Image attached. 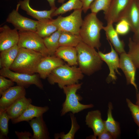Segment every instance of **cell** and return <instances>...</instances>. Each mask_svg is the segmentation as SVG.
<instances>
[{
    "instance_id": "6da1fadb",
    "label": "cell",
    "mask_w": 139,
    "mask_h": 139,
    "mask_svg": "<svg viewBox=\"0 0 139 139\" xmlns=\"http://www.w3.org/2000/svg\"><path fill=\"white\" fill-rule=\"evenodd\" d=\"M76 47L78 64L83 74L90 75L101 69L103 61L95 48L82 41Z\"/></svg>"
},
{
    "instance_id": "7a4b0ae2",
    "label": "cell",
    "mask_w": 139,
    "mask_h": 139,
    "mask_svg": "<svg viewBox=\"0 0 139 139\" xmlns=\"http://www.w3.org/2000/svg\"><path fill=\"white\" fill-rule=\"evenodd\" d=\"M97 14L91 12L85 17L79 34L82 41L98 50L101 45L100 32L103 30L104 26L103 23L97 18Z\"/></svg>"
},
{
    "instance_id": "3957f363",
    "label": "cell",
    "mask_w": 139,
    "mask_h": 139,
    "mask_svg": "<svg viewBox=\"0 0 139 139\" xmlns=\"http://www.w3.org/2000/svg\"><path fill=\"white\" fill-rule=\"evenodd\" d=\"M44 57L33 50L19 48L18 55L9 69L17 72L33 74L37 73L38 66Z\"/></svg>"
},
{
    "instance_id": "277c9868",
    "label": "cell",
    "mask_w": 139,
    "mask_h": 139,
    "mask_svg": "<svg viewBox=\"0 0 139 139\" xmlns=\"http://www.w3.org/2000/svg\"><path fill=\"white\" fill-rule=\"evenodd\" d=\"M83 77V73L79 67L64 64L53 70L47 78L50 84L57 83L62 89L65 86L78 83Z\"/></svg>"
},
{
    "instance_id": "5b68a950",
    "label": "cell",
    "mask_w": 139,
    "mask_h": 139,
    "mask_svg": "<svg viewBox=\"0 0 139 139\" xmlns=\"http://www.w3.org/2000/svg\"><path fill=\"white\" fill-rule=\"evenodd\" d=\"M82 83H77L65 86L62 88L66 95L65 100L62 105L60 115H64L67 113L71 112L74 114L84 110L91 108L94 107L92 104L84 105L80 101L82 97L76 94L77 91L81 87Z\"/></svg>"
},
{
    "instance_id": "8992f818",
    "label": "cell",
    "mask_w": 139,
    "mask_h": 139,
    "mask_svg": "<svg viewBox=\"0 0 139 139\" xmlns=\"http://www.w3.org/2000/svg\"><path fill=\"white\" fill-rule=\"evenodd\" d=\"M82 9L74 10L68 16L63 17L60 15L55 19H52V22L58 30L79 34L83 21L82 16Z\"/></svg>"
},
{
    "instance_id": "52a82bcc",
    "label": "cell",
    "mask_w": 139,
    "mask_h": 139,
    "mask_svg": "<svg viewBox=\"0 0 139 139\" xmlns=\"http://www.w3.org/2000/svg\"><path fill=\"white\" fill-rule=\"evenodd\" d=\"M19 38L18 45L19 48H24L37 51L44 56H49L43 38L36 32L19 31Z\"/></svg>"
},
{
    "instance_id": "ba28073f",
    "label": "cell",
    "mask_w": 139,
    "mask_h": 139,
    "mask_svg": "<svg viewBox=\"0 0 139 139\" xmlns=\"http://www.w3.org/2000/svg\"><path fill=\"white\" fill-rule=\"evenodd\" d=\"M0 74L16 83L18 85L23 86L25 88L31 85H34L40 89H44L39 74L30 75L15 72L10 69L2 68L0 70Z\"/></svg>"
},
{
    "instance_id": "9c48e42d",
    "label": "cell",
    "mask_w": 139,
    "mask_h": 139,
    "mask_svg": "<svg viewBox=\"0 0 139 139\" xmlns=\"http://www.w3.org/2000/svg\"><path fill=\"white\" fill-rule=\"evenodd\" d=\"M20 5L18 3L16 9H13L6 19L7 22L11 23L19 31H31L36 32L37 21L24 17L18 12Z\"/></svg>"
},
{
    "instance_id": "30bf717a",
    "label": "cell",
    "mask_w": 139,
    "mask_h": 139,
    "mask_svg": "<svg viewBox=\"0 0 139 139\" xmlns=\"http://www.w3.org/2000/svg\"><path fill=\"white\" fill-rule=\"evenodd\" d=\"M108 41L111 48L110 51L107 53L99 51L98 52L101 59L106 63L108 67L109 73L108 77L110 79V81H115L117 79L116 73L120 74L118 70L119 68V57L111 44Z\"/></svg>"
},
{
    "instance_id": "8fae6325",
    "label": "cell",
    "mask_w": 139,
    "mask_h": 139,
    "mask_svg": "<svg viewBox=\"0 0 139 139\" xmlns=\"http://www.w3.org/2000/svg\"><path fill=\"white\" fill-rule=\"evenodd\" d=\"M19 38V32L15 28L12 29L6 24L0 27V52L18 45Z\"/></svg>"
},
{
    "instance_id": "7c38bea8",
    "label": "cell",
    "mask_w": 139,
    "mask_h": 139,
    "mask_svg": "<svg viewBox=\"0 0 139 139\" xmlns=\"http://www.w3.org/2000/svg\"><path fill=\"white\" fill-rule=\"evenodd\" d=\"M119 68L124 73L127 84L133 85L137 91L135 77L137 68L126 52L119 55Z\"/></svg>"
},
{
    "instance_id": "4fadbf2b",
    "label": "cell",
    "mask_w": 139,
    "mask_h": 139,
    "mask_svg": "<svg viewBox=\"0 0 139 139\" xmlns=\"http://www.w3.org/2000/svg\"><path fill=\"white\" fill-rule=\"evenodd\" d=\"M64 64L62 59L54 55L44 57L38 66L37 73L40 78L45 79L54 69Z\"/></svg>"
},
{
    "instance_id": "5bb4252c",
    "label": "cell",
    "mask_w": 139,
    "mask_h": 139,
    "mask_svg": "<svg viewBox=\"0 0 139 139\" xmlns=\"http://www.w3.org/2000/svg\"><path fill=\"white\" fill-rule=\"evenodd\" d=\"M26 91L23 86L17 85L12 86L5 91L0 99V109L5 110L18 99L25 96Z\"/></svg>"
},
{
    "instance_id": "9a60e30c",
    "label": "cell",
    "mask_w": 139,
    "mask_h": 139,
    "mask_svg": "<svg viewBox=\"0 0 139 139\" xmlns=\"http://www.w3.org/2000/svg\"><path fill=\"white\" fill-rule=\"evenodd\" d=\"M131 0H112L108 11L104 14L107 23L117 22Z\"/></svg>"
},
{
    "instance_id": "2e32d148",
    "label": "cell",
    "mask_w": 139,
    "mask_h": 139,
    "mask_svg": "<svg viewBox=\"0 0 139 139\" xmlns=\"http://www.w3.org/2000/svg\"><path fill=\"white\" fill-rule=\"evenodd\" d=\"M122 19L127 21L134 33L136 31L139 20V10L137 0H131L122 14L120 20Z\"/></svg>"
},
{
    "instance_id": "e0dca14e",
    "label": "cell",
    "mask_w": 139,
    "mask_h": 139,
    "mask_svg": "<svg viewBox=\"0 0 139 139\" xmlns=\"http://www.w3.org/2000/svg\"><path fill=\"white\" fill-rule=\"evenodd\" d=\"M85 122L86 125L93 131V135L92 138L96 139L97 137L105 129L101 112L99 110L88 112L85 117Z\"/></svg>"
},
{
    "instance_id": "ac0fdd59",
    "label": "cell",
    "mask_w": 139,
    "mask_h": 139,
    "mask_svg": "<svg viewBox=\"0 0 139 139\" xmlns=\"http://www.w3.org/2000/svg\"><path fill=\"white\" fill-rule=\"evenodd\" d=\"M32 102L31 98H27L25 96L22 97L16 100L5 110L12 120L20 116Z\"/></svg>"
},
{
    "instance_id": "d6986e66",
    "label": "cell",
    "mask_w": 139,
    "mask_h": 139,
    "mask_svg": "<svg viewBox=\"0 0 139 139\" xmlns=\"http://www.w3.org/2000/svg\"><path fill=\"white\" fill-rule=\"evenodd\" d=\"M28 122L33 131L32 139L50 138L49 133L43 115L33 118Z\"/></svg>"
},
{
    "instance_id": "ffe728a7",
    "label": "cell",
    "mask_w": 139,
    "mask_h": 139,
    "mask_svg": "<svg viewBox=\"0 0 139 139\" xmlns=\"http://www.w3.org/2000/svg\"><path fill=\"white\" fill-rule=\"evenodd\" d=\"M113 23L112 22L107 23V25L104 26L103 30L105 31L107 39L112 45L114 49L119 55L125 52L124 41L121 40L118 34L114 28Z\"/></svg>"
},
{
    "instance_id": "44dd1931",
    "label": "cell",
    "mask_w": 139,
    "mask_h": 139,
    "mask_svg": "<svg viewBox=\"0 0 139 139\" xmlns=\"http://www.w3.org/2000/svg\"><path fill=\"white\" fill-rule=\"evenodd\" d=\"M30 0H20L18 4L22 10L28 15L36 19L38 21L52 19L51 15L57 8H51L49 10L39 11L32 8L29 4Z\"/></svg>"
},
{
    "instance_id": "7402d4cb",
    "label": "cell",
    "mask_w": 139,
    "mask_h": 139,
    "mask_svg": "<svg viewBox=\"0 0 139 139\" xmlns=\"http://www.w3.org/2000/svg\"><path fill=\"white\" fill-rule=\"evenodd\" d=\"M48 106H36L30 104L23 114L17 118L11 120L13 124L23 121L28 122L33 118L42 115L49 110Z\"/></svg>"
},
{
    "instance_id": "603a6c76",
    "label": "cell",
    "mask_w": 139,
    "mask_h": 139,
    "mask_svg": "<svg viewBox=\"0 0 139 139\" xmlns=\"http://www.w3.org/2000/svg\"><path fill=\"white\" fill-rule=\"evenodd\" d=\"M54 55L64 60L70 66L78 64L77 50L76 47L68 46H59Z\"/></svg>"
},
{
    "instance_id": "cb8c5ba5",
    "label": "cell",
    "mask_w": 139,
    "mask_h": 139,
    "mask_svg": "<svg viewBox=\"0 0 139 139\" xmlns=\"http://www.w3.org/2000/svg\"><path fill=\"white\" fill-rule=\"evenodd\" d=\"M19 49L17 45L0 52V67L1 69L10 68L18 55Z\"/></svg>"
},
{
    "instance_id": "d4e9b609",
    "label": "cell",
    "mask_w": 139,
    "mask_h": 139,
    "mask_svg": "<svg viewBox=\"0 0 139 139\" xmlns=\"http://www.w3.org/2000/svg\"><path fill=\"white\" fill-rule=\"evenodd\" d=\"M113 107L112 103L109 102L108 105L107 118L103 120L105 129L109 132L114 139L117 138L120 133V129L119 123L114 119L112 115Z\"/></svg>"
},
{
    "instance_id": "484cf974",
    "label": "cell",
    "mask_w": 139,
    "mask_h": 139,
    "mask_svg": "<svg viewBox=\"0 0 139 139\" xmlns=\"http://www.w3.org/2000/svg\"><path fill=\"white\" fill-rule=\"evenodd\" d=\"M52 19L37 21L36 32L42 38L50 36L58 30L57 27L53 23Z\"/></svg>"
},
{
    "instance_id": "4316f807",
    "label": "cell",
    "mask_w": 139,
    "mask_h": 139,
    "mask_svg": "<svg viewBox=\"0 0 139 139\" xmlns=\"http://www.w3.org/2000/svg\"><path fill=\"white\" fill-rule=\"evenodd\" d=\"M82 39L79 34L62 31L59 40V46L76 47L81 41Z\"/></svg>"
},
{
    "instance_id": "83f0119b",
    "label": "cell",
    "mask_w": 139,
    "mask_h": 139,
    "mask_svg": "<svg viewBox=\"0 0 139 139\" xmlns=\"http://www.w3.org/2000/svg\"><path fill=\"white\" fill-rule=\"evenodd\" d=\"M61 32V31L58 30L50 36L43 38L49 56L54 55L59 47V40Z\"/></svg>"
},
{
    "instance_id": "f1b7e54d",
    "label": "cell",
    "mask_w": 139,
    "mask_h": 139,
    "mask_svg": "<svg viewBox=\"0 0 139 139\" xmlns=\"http://www.w3.org/2000/svg\"><path fill=\"white\" fill-rule=\"evenodd\" d=\"M83 3L81 0H69L55 11L51 15L52 17L64 14L72 10L82 9Z\"/></svg>"
},
{
    "instance_id": "f546056e",
    "label": "cell",
    "mask_w": 139,
    "mask_h": 139,
    "mask_svg": "<svg viewBox=\"0 0 139 139\" xmlns=\"http://www.w3.org/2000/svg\"><path fill=\"white\" fill-rule=\"evenodd\" d=\"M70 117L71 121V126L70 131L66 134L64 132L60 133H55L54 135L55 139H74L76 132L79 129L80 126L78 124L76 117L74 114H70Z\"/></svg>"
},
{
    "instance_id": "4dcf8cb0",
    "label": "cell",
    "mask_w": 139,
    "mask_h": 139,
    "mask_svg": "<svg viewBox=\"0 0 139 139\" xmlns=\"http://www.w3.org/2000/svg\"><path fill=\"white\" fill-rule=\"evenodd\" d=\"M128 47L129 50L127 54L136 68L139 69V42L135 41L129 38Z\"/></svg>"
},
{
    "instance_id": "1f68e13d",
    "label": "cell",
    "mask_w": 139,
    "mask_h": 139,
    "mask_svg": "<svg viewBox=\"0 0 139 139\" xmlns=\"http://www.w3.org/2000/svg\"><path fill=\"white\" fill-rule=\"evenodd\" d=\"M10 119L5 110L0 109V139H8V122Z\"/></svg>"
},
{
    "instance_id": "d6a6232c",
    "label": "cell",
    "mask_w": 139,
    "mask_h": 139,
    "mask_svg": "<svg viewBox=\"0 0 139 139\" xmlns=\"http://www.w3.org/2000/svg\"><path fill=\"white\" fill-rule=\"evenodd\" d=\"M112 0H94L91 4L89 9L91 12L97 14L101 11L104 14L108 10Z\"/></svg>"
},
{
    "instance_id": "836d02e7",
    "label": "cell",
    "mask_w": 139,
    "mask_h": 139,
    "mask_svg": "<svg viewBox=\"0 0 139 139\" xmlns=\"http://www.w3.org/2000/svg\"><path fill=\"white\" fill-rule=\"evenodd\" d=\"M115 29L118 34L120 35L126 34L131 30L128 23L124 19H122L117 22Z\"/></svg>"
},
{
    "instance_id": "e575fe53",
    "label": "cell",
    "mask_w": 139,
    "mask_h": 139,
    "mask_svg": "<svg viewBox=\"0 0 139 139\" xmlns=\"http://www.w3.org/2000/svg\"><path fill=\"white\" fill-rule=\"evenodd\" d=\"M126 101L134 120L139 128V106L134 104L128 98L126 99Z\"/></svg>"
},
{
    "instance_id": "d590c367",
    "label": "cell",
    "mask_w": 139,
    "mask_h": 139,
    "mask_svg": "<svg viewBox=\"0 0 139 139\" xmlns=\"http://www.w3.org/2000/svg\"><path fill=\"white\" fill-rule=\"evenodd\" d=\"M6 77L0 75V96L6 91L13 86L14 82L11 80L7 79Z\"/></svg>"
},
{
    "instance_id": "8d00e7d4",
    "label": "cell",
    "mask_w": 139,
    "mask_h": 139,
    "mask_svg": "<svg viewBox=\"0 0 139 139\" xmlns=\"http://www.w3.org/2000/svg\"><path fill=\"white\" fill-rule=\"evenodd\" d=\"M15 133L18 139H32L33 135L29 131L19 132L15 131Z\"/></svg>"
},
{
    "instance_id": "74e56055",
    "label": "cell",
    "mask_w": 139,
    "mask_h": 139,
    "mask_svg": "<svg viewBox=\"0 0 139 139\" xmlns=\"http://www.w3.org/2000/svg\"><path fill=\"white\" fill-rule=\"evenodd\" d=\"M99 139H112L113 138L110 133L106 129L97 137Z\"/></svg>"
},
{
    "instance_id": "f35d334b",
    "label": "cell",
    "mask_w": 139,
    "mask_h": 139,
    "mask_svg": "<svg viewBox=\"0 0 139 139\" xmlns=\"http://www.w3.org/2000/svg\"><path fill=\"white\" fill-rule=\"evenodd\" d=\"M82 2L83 5L82 10L83 12L86 13L89 9L90 5L94 0H81Z\"/></svg>"
},
{
    "instance_id": "ab89813d",
    "label": "cell",
    "mask_w": 139,
    "mask_h": 139,
    "mask_svg": "<svg viewBox=\"0 0 139 139\" xmlns=\"http://www.w3.org/2000/svg\"><path fill=\"white\" fill-rule=\"evenodd\" d=\"M137 1L139 10V0H137ZM132 39L135 41L139 42V20L137 30L134 33Z\"/></svg>"
},
{
    "instance_id": "60d3db41",
    "label": "cell",
    "mask_w": 139,
    "mask_h": 139,
    "mask_svg": "<svg viewBox=\"0 0 139 139\" xmlns=\"http://www.w3.org/2000/svg\"><path fill=\"white\" fill-rule=\"evenodd\" d=\"M48 2L51 8H57L55 4L56 0H46Z\"/></svg>"
},
{
    "instance_id": "b9f144b4",
    "label": "cell",
    "mask_w": 139,
    "mask_h": 139,
    "mask_svg": "<svg viewBox=\"0 0 139 139\" xmlns=\"http://www.w3.org/2000/svg\"><path fill=\"white\" fill-rule=\"evenodd\" d=\"M137 91V92L136 95V104L137 105H139V89Z\"/></svg>"
},
{
    "instance_id": "7bdbcfd3",
    "label": "cell",
    "mask_w": 139,
    "mask_h": 139,
    "mask_svg": "<svg viewBox=\"0 0 139 139\" xmlns=\"http://www.w3.org/2000/svg\"><path fill=\"white\" fill-rule=\"evenodd\" d=\"M65 0H58V2L59 3H63Z\"/></svg>"
},
{
    "instance_id": "ee69618b",
    "label": "cell",
    "mask_w": 139,
    "mask_h": 139,
    "mask_svg": "<svg viewBox=\"0 0 139 139\" xmlns=\"http://www.w3.org/2000/svg\"><path fill=\"white\" fill-rule=\"evenodd\" d=\"M138 134L139 135V129L138 130Z\"/></svg>"
},
{
    "instance_id": "f6af8a7d",
    "label": "cell",
    "mask_w": 139,
    "mask_h": 139,
    "mask_svg": "<svg viewBox=\"0 0 139 139\" xmlns=\"http://www.w3.org/2000/svg\"><path fill=\"white\" fill-rule=\"evenodd\" d=\"M138 106H139V105H138Z\"/></svg>"
}]
</instances>
